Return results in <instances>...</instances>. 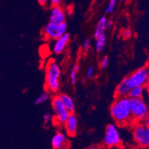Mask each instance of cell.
I'll use <instances>...</instances> for the list:
<instances>
[{
	"mask_svg": "<svg viewBox=\"0 0 149 149\" xmlns=\"http://www.w3.org/2000/svg\"><path fill=\"white\" fill-rule=\"evenodd\" d=\"M112 118L119 125H125L132 120L131 111V98L126 97H117L110 108Z\"/></svg>",
	"mask_w": 149,
	"mask_h": 149,
	"instance_id": "cell-1",
	"label": "cell"
},
{
	"mask_svg": "<svg viewBox=\"0 0 149 149\" xmlns=\"http://www.w3.org/2000/svg\"><path fill=\"white\" fill-rule=\"evenodd\" d=\"M45 84L48 91L56 93L60 88L61 70L57 62L50 60L46 66Z\"/></svg>",
	"mask_w": 149,
	"mask_h": 149,
	"instance_id": "cell-2",
	"label": "cell"
},
{
	"mask_svg": "<svg viewBox=\"0 0 149 149\" xmlns=\"http://www.w3.org/2000/svg\"><path fill=\"white\" fill-rule=\"evenodd\" d=\"M131 111L133 120L143 122L149 113V105L143 97L131 99Z\"/></svg>",
	"mask_w": 149,
	"mask_h": 149,
	"instance_id": "cell-3",
	"label": "cell"
},
{
	"mask_svg": "<svg viewBox=\"0 0 149 149\" xmlns=\"http://www.w3.org/2000/svg\"><path fill=\"white\" fill-rule=\"evenodd\" d=\"M133 138L136 146L142 148H149V126L146 123H138L133 128Z\"/></svg>",
	"mask_w": 149,
	"mask_h": 149,
	"instance_id": "cell-4",
	"label": "cell"
},
{
	"mask_svg": "<svg viewBox=\"0 0 149 149\" xmlns=\"http://www.w3.org/2000/svg\"><path fill=\"white\" fill-rule=\"evenodd\" d=\"M149 77V68L142 67L133 72L128 77H125L130 88L136 86H146Z\"/></svg>",
	"mask_w": 149,
	"mask_h": 149,
	"instance_id": "cell-5",
	"label": "cell"
},
{
	"mask_svg": "<svg viewBox=\"0 0 149 149\" xmlns=\"http://www.w3.org/2000/svg\"><path fill=\"white\" fill-rule=\"evenodd\" d=\"M122 139L118 128L113 124L107 126L104 136V144L108 148H116L121 145Z\"/></svg>",
	"mask_w": 149,
	"mask_h": 149,
	"instance_id": "cell-6",
	"label": "cell"
},
{
	"mask_svg": "<svg viewBox=\"0 0 149 149\" xmlns=\"http://www.w3.org/2000/svg\"><path fill=\"white\" fill-rule=\"evenodd\" d=\"M51 105L57 123L59 125H64L67 119L68 118L70 113L66 109L59 96H55L53 97Z\"/></svg>",
	"mask_w": 149,
	"mask_h": 149,
	"instance_id": "cell-7",
	"label": "cell"
},
{
	"mask_svg": "<svg viewBox=\"0 0 149 149\" xmlns=\"http://www.w3.org/2000/svg\"><path fill=\"white\" fill-rule=\"evenodd\" d=\"M67 31V25L65 22L61 24H55V23L48 22L44 28L45 36L48 40H56L58 38L61 37L62 35L66 33Z\"/></svg>",
	"mask_w": 149,
	"mask_h": 149,
	"instance_id": "cell-8",
	"label": "cell"
},
{
	"mask_svg": "<svg viewBox=\"0 0 149 149\" xmlns=\"http://www.w3.org/2000/svg\"><path fill=\"white\" fill-rule=\"evenodd\" d=\"M49 22L55 24H61L65 22V13L60 5H52Z\"/></svg>",
	"mask_w": 149,
	"mask_h": 149,
	"instance_id": "cell-9",
	"label": "cell"
},
{
	"mask_svg": "<svg viewBox=\"0 0 149 149\" xmlns=\"http://www.w3.org/2000/svg\"><path fill=\"white\" fill-rule=\"evenodd\" d=\"M64 125L67 134L69 136H75L78 131V120L77 116L74 113H70Z\"/></svg>",
	"mask_w": 149,
	"mask_h": 149,
	"instance_id": "cell-10",
	"label": "cell"
},
{
	"mask_svg": "<svg viewBox=\"0 0 149 149\" xmlns=\"http://www.w3.org/2000/svg\"><path fill=\"white\" fill-rule=\"evenodd\" d=\"M66 135L62 132H56L51 139V146L55 149H62L68 147Z\"/></svg>",
	"mask_w": 149,
	"mask_h": 149,
	"instance_id": "cell-11",
	"label": "cell"
},
{
	"mask_svg": "<svg viewBox=\"0 0 149 149\" xmlns=\"http://www.w3.org/2000/svg\"><path fill=\"white\" fill-rule=\"evenodd\" d=\"M69 41H70V36L67 33H65L64 35H62L61 37L58 38L57 40H55L54 47H53V51H54V54H62L67 47Z\"/></svg>",
	"mask_w": 149,
	"mask_h": 149,
	"instance_id": "cell-12",
	"label": "cell"
},
{
	"mask_svg": "<svg viewBox=\"0 0 149 149\" xmlns=\"http://www.w3.org/2000/svg\"><path fill=\"white\" fill-rule=\"evenodd\" d=\"M130 88L128 86V84L127 82L126 79L125 77L124 79L120 82L118 86L116 88V97H126L128 96V92L130 91Z\"/></svg>",
	"mask_w": 149,
	"mask_h": 149,
	"instance_id": "cell-13",
	"label": "cell"
},
{
	"mask_svg": "<svg viewBox=\"0 0 149 149\" xmlns=\"http://www.w3.org/2000/svg\"><path fill=\"white\" fill-rule=\"evenodd\" d=\"M59 97L64 104L66 109L69 111V113H74V110H75V104H74L73 99L66 93H60Z\"/></svg>",
	"mask_w": 149,
	"mask_h": 149,
	"instance_id": "cell-14",
	"label": "cell"
},
{
	"mask_svg": "<svg viewBox=\"0 0 149 149\" xmlns=\"http://www.w3.org/2000/svg\"><path fill=\"white\" fill-rule=\"evenodd\" d=\"M106 22L107 18L106 17H102L101 18L99 19L98 22L97 24L95 30H94V37L97 38L101 35L105 33V31L106 29Z\"/></svg>",
	"mask_w": 149,
	"mask_h": 149,
	"instance_id": "cell-15",
	"label": "cell"
},
{
	"mask_svg": "<svg viewBox=\"0 0 149 149\" xmlns=\"http://www.w3.org/2000/svg\"><path fill=\"white\" fill-rule=\"evenodd\" d=\"M145 86H136L130 89L128 92V97L131 99L134 98H142L143 97L146 92Z\"/></svg>",
	"mask_w": 149,
	"mask_h": 149,
	"instance_id": "cell-16",
	"label": "cell"
},
{
	"mask_svg": "<svg viewBox=\"0 0 149 149\" xmlns=\"http://www.w3.org/2000/svg\"><path fill=\"white\" fill-rule=\"evenodd\" d=\"M107 37L106 35L104 34L101 35L99 37L96 38V42H95V48L97 52H102L103 51L105 48V44H106Z\"/></svg>",
	"mask_w": 149,
	"mask_h": 149,
	"instance_id": "cell-17",
	"label": "cell"
},
{
	"mask_svg": "<svg viewBox=\"0 0 149 149\" xmlns=\"http://www.w3.org/2000/svg\"><path fill=\"white\" fill-rule=\"evenodd\" d=\"M50 98V93L48 91H45L42 93L40 97H38L36 98V101H35V104L36 105H40V104L44 103L45 102L48 101Z\"/></svg>",
	"mask_w": 149,
	"mask_h": 149,
	"instance_id": "cell-18",
	"label": "cell"
},
{
	"mask_svg": "<svg viewBox=\"0 0 149 149\" xmlns=\"http://www.w3.org/2000/svg\"><path fill=\"white\" fill-rule=\"evenodd\" d=\"M118 0H109L108 5L105 9V13H111L114 11L115 7H116V2Z\"/></svg>",
	"mask_w": 149,
	"mask_h": 149,
	"instance_id": "cell-19",
	"label": "cell"
},
{
	"mask_svg": "<svg viewBox=\"0 0 149 149\" xmlns=\"http://www.w3.org/2000/svg\"><path fill=\"white\" fill-rule=\"evenodd\" d=\"M77 72L75 71L74 69L70 70V83L72 84L73 85H75L76 83H77Z\"/></svg>",
	"mask_w": 149,
	"mask_h": 149,
	"instance_id": "cell-20",
	"label": "cell"
},
{
	"mask_svg": "<svg viewBox=\"0 0 149 149\" xmlns=\"http://www.w3.org/2000/svg\"><path fill=\"white\" fill-rule=\"evenodd\" d=\"M108 62H109V59L108 56H104L100 62V68L102 69L106 68L108 65Z\"/></svg>",
	"mask_w": 149,
	"mask_h": 149,
	"instance_id": "cell-21",
	"label": "cell"
},
{
	"mask_svg": "<svg viewBox=\"0 0 149 149\" xmlns=\"http://www.w3.org/2000/svg\"><path fill=\"white\" fill-rule=\"evenodd\" d=\"M132 35V31L131 29L128 28V29H125V31H123V33H122V36H123V39L124 40H128Z\"/></svg>",
	"mask_w": 149,
	"mask_h": 149,
	"instance_id": "cell-22",
	"label": "cell"
},
{
	"mask_svg": "<svg viewBox=\"0 0 149 149\" xmlns=\"http://www.w3.org/2000/svg\"><path fill=\"white\" fill-rule=\"evenodd\" d=\"M91 47V40L89 39H87L84 41L83 45H82V51L84 52H87Z\"/></svg>",
	"mask_w": 149,
	"mask_h": 149,
	"instance_id": "cell-23",
	"label": "cell"
},
{
	"mask_svg": "<svg viewBox=\"0 0 149 149\" xmlns=\"http://www.w3.org/2000/svg\"><path fill=\"white\" fill-rule=\"evenodd\" d=\"M93 73H94V67L93 66H90L88 68L87 71H86V77H87L88 79H91L93 77Z\"/></svg>",
	"mask_w": 149,
	"mask_h": 149,
	"instance_id": "cell-24",
	"label": "cell"
},
{
	"mask_svg": "<svg viewBox=\"0 0 149 149\" xmlns=\"http://www.w3.org/2000/svg\"><path fill=\"white\" fill-rule=\"evenodd\" d=\"M51 119H52V116L50 113H45L43 115V122L45 124H48V123H50Z\"/></svg>",
	"mask_w": 149,
	"mask_h": 149,
	"instance_id": "cell-25",
	"label": "cell"
},
{
	"mask_svg": "<svg viewBox=\"0 0 149 149\" xmlns=\"http://www.w3.org/2000/svg\"><path fill=\"white\" fill-rule=\"evenodd\" d=\"M63 0H50L52 5H60Z\"/></svg>",
	"mask_w": 149,
	"mask_h": 149,
	"instance_id": "cell-26",
	"label": "cell"
},
{
	"mask_svg": "<svg viewBox=\"0 0 149 149\" xmlns=\"http://www.w3.org/2000/svg\"><path fill=\"white\" fill-rule=\"evenodd\" d=\"M113 27V21L111 19L107 20L106 22V29H110Z\"/></svg>",
	"mask_w": 149,
	"mask_h": 149,
	"instance_id": "cell-27",
	"label": "cell"
},
{
	"mask_svg": "<svg viewBox=\"0 0 149 149\" xmlns=\"http://www.w3.org/2000/svg\"><path fill=\"white\" fill-rule=\"evenodd\" d=\"M145 88H146V92H147V93L149 96V77H148V79L147 82H146V86H145Z\"/></svg>",
	"mask_w": 149,
	"mask_h": 149,
	"instance_id": "cell-28",
	"label": "cell"
},
{
	"mask_svg": "<svg viewBox=\"0 0 149 149\" xmlns=\"http://www.w3.org/2000/svg\"><path fill=\"white\" fill-rule=\"evenodd\" d=\"M73 69H74L75 71H77V72L78 73L79 71V70H80V66H79V64H76L75 65H74V68H73Z\"/></svg>",
	"mask_w": 149,
	"mask_h": 149,
	"instance_id": "cell-29",
	"label": "cell"
},
{
	"mask_svg": "<svg viewBox=\"0 0 149 149\" xmlns=\"http://www.w3.org/2000/svg\"><path fill=\"white\" fill-rule=\"evenodd\" d=\"M37 1L40 3V5H45L47 2H48V0H37Z\"/></svg>",
	"mask_w": 149,
	"mask_h": 149,
	"instance_id": "cell-30",
	"label": "cell"
},
{
	"mask_svg": "<svg viewBox=\"0 0 149 149\" xmlns=\"http://www.w3.org/2000/svg\"><path fill=\"white\" fill-rule=\"evenodd\" d=\"M144 123H146V124L147 125H148V126H149V113H148V116H146V118L145 119Z\"/></svg>",
	"mask_w": 149,
	"mask_h": 149,
	"instance_id": "cell-31",
	"label": "cell"
},
{
	"mask_svg": "<svg viewBox=\"0 0 149 149\" xmlns=\"http://www.w3.org/2000/svg\"><path fill=\"white\" fill-rule=\"evenodd\" d=\"M121 1H123V2H125V1H127V0H121Z\"/></svg>",
	"mask_w": 149,
	"mask_h": 149,
	"instance_id": "cell-32",
	"label": "cell"
}]
</instances>
